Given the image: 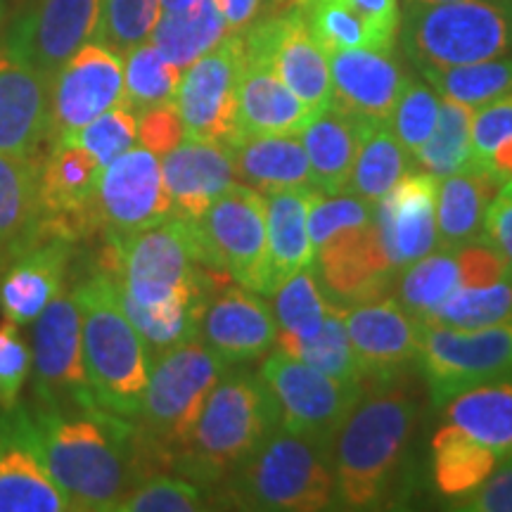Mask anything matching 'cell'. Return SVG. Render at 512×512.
<instances>
[{
  "mask_svg": "<svg viewBox=\"0 0 512 512\" xmlns=\"http://www.w3.org/2000/svg\"><path fill=\"white\" fill-rule=\"evenodd\" d=\"M29 411L50 475L72 510L114 512L133 486L152 475L131 420L102 408L60 413L29 406Z\"/></svg>",
  "mask_w": 512,
  "mask_h": 512,
  "instance_id": "obj_1",
  "label": "cell"
},
{
  "mask_svg": "<svg viewBox=\"0 0 512 512\" xmlns=\"http://www.w3.org/2000/svg\"><path fill=\"white\" fill-rule=\"evenodd\" d=\"M418 401L403 375L363 392L332 446L337 503L344 510L380 508L411 444Z\"/></svg>",
  "mask_w": 512,
  "mask_h": 512,
  "instance_id": "obj_2",
  "label": "cell"
},
{
  "mask_svg": "<svg viewBox=\"0 0 512 512\" xmlns=\"http://www.w3.org/2000/svg\"><path fill=\"white\" fill-rule=\"evenodd\" d=\"M278 420V406L259 373L226 370L204 401L171 470L204 489L219 486L278 427Z\"/></svg>",
  "mask_w": 512,
  "mask_h": 512,
  "instance_id": "obj_3",
  "label": "cell"
},
{
  "mask_svg": "<svg viewBox=\"0 0 512 512\" xmlns=\"http://www.w3.org/2000/svg\"><path fill=\"white\" fill-rule=\"evenodd\" d=\"M98 266L121 297L140 306L209 297L216 275H226L209 268L195 221L181 216H169L126 238L105 240Z\"/></svg>",
  "mask_w": 512,
  "mask_h": 512,
  "instance_id": "obj_4",
  "label": "cell"
},
{
  "mask_svg": "<svg viewBox=\"0 0 512 512\" xmlns=\"http://www.w3.org/2000/svg\"><path fill=\"white\" fill-rule=\"evenodd\" d=\"M74 285L81 306L83 366L93 399L102 411L136 420L150 373V349L126 318L112 278L100 266Z\"/></svg>",
  "mask_w": 512,
  "mask_h": 512,
  "instance_id": "obj_5",
  "label": "cell"
},
{
  "mask_svg": "<svg viewBox=\"0 0 512 512\" xmlns=\"http://www.w3.org/2000/svg\"><path fill=\"white\" fill-rule=\"evenodd\" d=\"M223 498L240 510L320 512L335 508L332 453L278 425L223 482Z\"/></svg>",
  "mask_w": 512,
  "mask_h": 512,
  "instance_id": "obj_6",
  "label": "cell"
},
{
  "mask_svg": "<svg viewBox=\"0 0 512 512\" xmlns=\"http://www.w3.org/2000/svg\"><path fill=\"white\" fill-rule=\"evenodd\" d=\"M228 366L202 337L152 356L138 413L140 444L150 463L171 467Z\"/></svg>",
  "mask_w": 512,
  "mask_h": 512,
  "instance_id": "obj_7",
  "label": "cell"
},
{
  "mask_svg": "<svg viewBox=\"0 0 512 512\" xmlns=\"http://www.w3.org/2000/svg\"><path fill=\"white\" fill-rule=\"evenodd\" d=\"M401 46L420 69H448L512 53V0L408 3Z\"/></svg>",
  "mask_w": 512,
  "mask_h": 512,
  "instance_id": "obj_8",
  "label": "cell"
},
{
  "mask_svg": "<svg viewBox=\"0 0 512 512\" xmlns=\"http://www.w3.org/2000/svg\"><path fill=\"white\" fill-rule=\"evenodd\" d=\"M31 337V403L41 411L98 408L83 366L81 306L69 283L34 323Z\"/></svg>",
  "mask_w": 512,
  "mask_h": 512,
  "instance_id": "obj_9",
  "label": "cell"
},
{
  "mask_svg": "<svg viewBox=\"0 0 512 512\" xmlns=\"http://www.w3.org/2000/svg\"><path fill=\"white\" fill-rule=\"evenodd\" d=\"M259 377L278 406V425L330 453L349 413L366 392L363 384L339 382L285 351L266 354Z\"/></svg>",
  "mask_w": 512,
  "mask_h": 512,
  "instance_id": "obj_10",
  "label": "cell"
},
{
  "mask_svg": "<svg viewBox=\"0 0 512 512\" xmlns=\"http://www.w3.org/2000/svg\"><path fill=\"white\" fill-rule=\"evenodd\" d=\"M195 228L209 268L268 297L266 200L261 192L233 183L209 204Z\"/></svg>",
  "mask_w": 512,
  "mask_h": 512,
  "instance_id": "obj_11",
  "label": "cell"
},
{
  "mask_svg": "<svg viewBox=\"0 0 512 512\" xmlns=\"http://www.w3.org/2000/svg\"><path fill=\"white\" fill-rule=\"evenodd\" d=\"M415 363L432 406L444 408L465 389L512 373V320L470 330L425 325Z\"/></svg>",
  "mask_w": 512,
  "mask_h": 512,
  "instance_id": "obj_12",
  "label": "cell"
},
{
  "mask_svg": "<svg viewBox=\"0 0 512 512\" xmlns=\"http://www.w3.org/2000/svg\"><path fill=\"white\" fill-rule=\"evenodd\" d=\"M245 67V38L228 31L181 76L176 110L185 136L233 145L238 131V88Z\"/></svg>",
  "mask_w": 512,
  "mask_h": 512,
  "instance_id": "obj_13",
  "label": "cell"
},
{
  "mask_svg": "<svg viewBox=\"0 0 512 512\" xmlns=\"http://www.w3.org/2000/svg\"><path fill=\"white\" fill-rule=\"evenodd\" d=\"M174 216L162 176V159L143 145L102 166L95 190L91 228L105 240L126 238Z\"/></svg>",
  "mask_w": 512,
  "mask_h": 512,
  "instance_id": "obj_14",
  "label": "cell"
},
{
  "mask_svg": "<svg viewBox=\"0 0 512 512\" xmlns=\"http://www.w3.org/2000/svg\"><path fill=\"white\" fill-rule=\"evenodd\" d=\"M124 102V57L88 41L50 79L48 145Z\"/></svg>",
  "mask_w": 512,
  "mask_h": 512,
  "instance_id": "obj_15",
  "label": "cell"
},
{
  "mask_svg": "<svg viewBox=\"0 0 512 512\" xmlns=\"http://www.w3.org/2000/svg\"><path fill=\"white\" fill-rule=\"evenodd\" d=\"M247 53L271 62L290 91L320 114L330 107V62L313 38L302 12L280 17H256L242 31Z\"/></svg>",
  "mask_w": 512,
  "mask_h": 512,
  "instance_id": "obj_16",
  "label": "cell"
},
{
  "mask_svg": "<svg viewBox=\"0 0 512 512\" xmlns=\"http://www.w3.org/2000/svg\"><path fill=\"white\" fill-rule=\"evenodd\" d=\"M76 240L41 226L31 228L27 242L12 254L0 278V313L5 320L31 325L69 285Z\"/></svg>",
  "mask_w": 512,
  "mask_h": 512,
  "instance_id": "obj_17",
  "label": "cell"
},
{
  "mask_svg": "<svg viewBox=\"0 0 512 512\" xmlns=\"http://www.w3.org/2000/svg\"><path fill=\"white\" fill-rule=\"evenodd\" d=\"M102 164L69 138L48 145L38 164V214L34 226L81 240L91 235V211Z\"/></svg>",
  "mask_w": 512,
  "mask_h": 512,
  "instance_id": "obj_18",
  "label": "cell"
},
{
  "mask_svg": "<svg viewBox=\"0 0 512 512\" xmlns=\"http://www.w3.org/2000/svg\"><path fill=\"white\" fill-rule=\"evenodd\" d=\"M69 498L50 475L29 403L0 408V512H67Z\"/></svg>",
  "mask_w": 512,
  "mask_h": 512,
  "instance_id": "obj_19",
  "label": "cell"
},
{
  "mask_svg": "<svg viewBox=\"0 0 512 512\" xmlns=\"http://www.w3.org/2000/svg\"><path fill=\"white\" fill-rule=\"evenodd\" d=\"M102 0H34L19 15L3 43L53 79L81 46L93 41Z\"/></svg>",
  "mask_w": 512,
  "mask_h": 512,
  "instance_id": "obj_20",
  "label": "cell"
},
{
  "mask_svg": "<svg viewBox=\"0 0 512 512\" xmlns=\"http://www.w3.org/2000/svg\"><path fill=\"white\" fill-rule=\"evenodd\" d=\"M313 271L323 294H330L332 304L344 309L387 297L399 275L384 256L375 219L368 226L337 233L318 247Z\"/></svg>",
  "mask_w": 512,
  "mask_h": 512,
  "instance_id": "obj_21",
  "label": "cell"
},
{
  "mask_svg": "<svg viewBox=\"0 0 512 512\" xmlns=\"http://www.w3.org/2000/svg\"><path fill=\"white\" fill-rule=\"evenodd\" d=\"M344 325L366 380H392L418 361L425 325L394 297L349 306L344 309Z\"/></svg>",
  "mask_w": 512,
  "mask_h": 512,
  "instance_id": "obj_22",
  "label": "cell"
},
{
  "mask_svg": "<svg viewBox=\"0 0 512 512\" xmlns=\"http://www.w3.org/2000/svg\"><path fill=\"white\" fill-rule=\"evenodd\" d=\"M437 190V176L408 171L375 204L377 238L396 273L437 249Z\"/></svg>",
  "mask_w": 512,
  "mask_h": 512,
  "instance_id": "obj_23",
  "label": "cell"
},
{
  "mask_svg": "<svg viewBox=\"0 0 512 512\" xmlns=\"http://www.w3.org/2000/svg\"><path fill=\"white\" fill-rule=\"evenodd\" d=\"M328 62L330 110L373 124L389 119L408 79L396 48L332 50Z\"/></svg>",
  "mask_w": 512,
  "mask_h": 512,
  "instance_id": "obj_24",
  "label": "cell"
},
{
  "mask_svg": "<svg viewBox=\"0 0 512 512\" xmlns=\"http://www.w3.org/2000/svg\"><path fill=\"white\" fill-rule=\"evenodd\" d=\"M200 337L223 358L226 366H245L264 358L275 347L278 323L264 294L247 287L223 285L204 306Z\"/></svg>",
  "mask_w": 512,
  "mask_h": 512,
  "instance_id": "obj_25",
  "label": "cell"
},
{
  "mask_svg": "<svg viewBox=\"0 0 512 512\" xmlns=\"http://www.w3.org/2000/svg\"><path fill=\"white\" fill-rule=\"evenodd\" d=\"M50 128V79L0 43V152L41 157Z\"/></svg>",
  "mask_w": 512,
  "mask_h": 512,
  "instance_id": "obj_26",
  "label": "cell"
},
{
  "mask_svg": "<svg viewBox=\"0 0 512 512\" xmlns=\"http://www.w3.org/2000/svg\"><path fill=\"white\" fill-rule=\"evenodd\" d=\"M162 176L174 216L197 221L209 204L238 183L230 145L185 136L162 157Z\"/></svg>",
  "mask_w": 512,
  "mask_h": 512,
  "instance_id": "obj_27",
  "label": "cell"
},
{
  "mask_svg": "<svg viewBox=\"0 0 512 512\" xmlns=\"http://www.w3.org/2000/svg\"><path fill=\"white\" fill-rule=\"evenodd\" d=\"M316 117L285 86L271 62L247 53L238 88V131L242 136H299Z\"/></svg>",
  "mask_w": 512,
  "mask_h": 512,
  "instance_id": "obj_28",
  "label": "cell"
},
{
  "mask_svg": "<svg viewBox=\"0 0 512 512\" xmlns=\"http://www.w3.org/2000/svg\"><path fill=\"white\" fill-rule=\"evenodd\" d=\"M318 188H287L264 195L266 200V242H268V297L292 278L313 266L309 235V209Z\"/></svg>",
  "mask_w": 512,
  "mask_h": 512,
  "instance_id": "obj_29",
  "label": "cell"
},
{
  "mask_svg": "<svg viewBox=\"0 0 512 512\" xmlns=\"http://www.w3.org/2000/svg\"><path fill=\"white\" fill-rule=\"evenodd\" d=\"M373 121L347 117L335 110H323L304 126L302 145L309 159L313 188L325 195L347 192L356 152L363 133Z\"/></svg>",
  "mask_w": 512,
  "mask_h": 512,
  "instance_id": "obj_30",
  "label": "cell"
},
{
  "mask_svg": "<svg viewBox=\"0 0 512 512\" xmlns=\"http://www.w3.org/2000/svg\"><path fill=\"white\" fill-rule=\"evenodd\" d=\"M501 185V178L484 166L439 178L437 249H458L482 240L486 209Z\"/></svg>",
  "mask_w": 512,
  "mask_h": 512,
  "instance_id": "obj_31",
  "label": "cell"
},
{
  "mask_svg": "<svg viewBox=\"0 0 512 512\" xmlns=\"http://www.w3.org/2000/svg\"><path fill=\"white\" fill-rule=\"evenodd\" d=\"M238 183L268 195L287 188H313L302 140L294 136H242L230 145Z\"/></svg>",
  "mask_w": 512,
  "mask_h": 512,
  "instance_id": "obj_32",
  "label": "cell"
},
{
  "mask_svg": "<svg viewBox=\"0 0 512 512\" xmlns=\"http://www.w3.org/2000/svg\"><path fill=\"white\" fill-rule=\"evenodd\" d=\"M444 408L448 425L494 451L501 463L512 458V373L465 389Z\"/></svg>",
  "mask_w": 512,
  "mask_h": 512,
  "instance_id": "obj_33",
  "label": "cell"
},
{
  "mask_svg": "<svg viewBox=\"0 0 512 512\" xmlns=\"http://www.w3.org/2000/svg\"><path fill=\"white\" fill-rule=\"evenodd\" d=\"M498 456L477 444L456 425L439 427L432 437V475L439 494L448 501H458L479 489L496 470Z\"/></svg>",
  "mask_w": 512,
  "mask_h": 512,
  "instance_id": "obj_34",
  "label": "cell"
},
{
  "mask_svg": "<svg viewBox=\"0 0 512 512\" xmlns=\"http://www.w3.org/2000/svg\"><path fill=\"white\" fill-rule=\"evenodd\" d=\"M41 157L0 152V266L24 245L38 214Z\"/></svg>",
  "mask_w": 512,
  "mask_h": 512,
  "instance_id": "obj_35",
  "label": "cell"
},
{
  "mask_svg": "<svg viewBox=\"0 0 512 512\" xmlns=\"http://www.w3.org/2000/svg\"><path fill=\"white\" fill-rule=\"evenodd\" d=\"M228 24L216 0H202L185 12H162L147 41L178 69H188L204 53H209L223 36Z\"/></svg>",
  "mask_w": 512,
  "mask_h": 512,
  "instance_id": "obj_36",
  "label": "cell"
},
{
  "mask_svg": "<svg viewBox=\"0 0 512 512\" xmlns=\"http://www.w3.org/2000/svg\"><path fill=\"white\" fill-rule=\"evenodd\" d=\"M411 159L413 155L394 136L387 121L370 124L358 145L347 192L377 204L411 171Z\"/></svg>",
  "mask_w": 512,
  "mask_h": 512,
  "instance_id": "obj_37",
  "label": "cell"
},
{
  "mask_svg": "<svg viewBox=\"0 0 512 512\" xmlns=\"http://www.w3.org/2000/svg\"><path fill=\"white\" fill-rule=\"evenodd\" d=\"M275 349L309 363V366L320 370V373L335 377V380L344 384L366 382L361 366L356 361L354 347L349 342L347 325H344V306L332 304L320 330L311 337H294L278 330Z\"/></svg>",
  "mask_w": 512,
  "mask_h": 512,
  "instance_id": "obj_38",
  "label": "cell"
},
{
  "mask_svg": "<svg viewBox=\"0 0 512 512\" xmlns=\"http://www.w3.org/2000/svg\"><path fill=\"white\" fill-rule=\"evenodd\" d=\"M472 117L475 107L441 98L437 128L430 140L413 152V162L437 178L477 169L472 159Z\"/></svg>",
  "mask_w": 512,
  "mask_h": 512,
  "instance_id": "obj_39",
  "label": "cell"
},
{
  "mask_svg": "<svg viewBox=\"0 0 512 512\" xmlns=\"http://www.w3.org/2000/svg\"><path fill=\"white\" fill-rule=\"evenodd\" d=\"M121 309H124L126 318L131 320L133 328L143 337V342L155 356L159 351H166L176 344L190 342V339L200 337V323L204 306H207L209 297L200 299H176V302H164L155 306H140L131 299L121 297L114 287Z\"/></svg>",
  "mask_w": 512,
  "mask_h": 512,
  "instance_id": "obj_40",
  "label": "cell"
},
{
  "mask_svg": "<svg viewBox=\"0 0 512 512\" xmlns=\"http://www.w3.org/2000/svg\"><path fill=\"white\" fill-rule=\"evenodd\" d=\"M463 285L456 249H434L403 268L396 283V302L411 316L425 320L453 290Z\"/></svg>",
  "mask_w": 512,
  "mask_h": 512,
  "instance_id": "obj_41",
  "label": "cell"
},
{
  "mask_svg": "<svg viewBox=\"0 0 512 512\" xmlns=\"http://www.w3.org/2000/svg\"><path fill=\"white\" fill-rule=\"evenodd\" d=\"M422 76L441 98L463 102L477 110L512 91V53L460 67L422 69Z\"/></svg>",
  "mask_w": 512,
  "mask_h": 512,
  "instance_id": "obj_42",
  "label": "cell"
},
{
  "mask_svg": "<svg viewBox=\"0 0 512 512\" xmlns=\"http://www.w3.org/2000/svg\"><path fill=\"white\" fill-rule=\"evenodd\" d=\"M512 320V273L498 283L458 287L422 320V325L444 328H489Z\"/></svg>",
  "mask_w": 512,
  "mask_h": 512,
  "instance_id": "obj_43",
  "label": "cell"
},
{
  "mask_svg": "<svg viewBox=\"0 0 512 512\" xmlns=\"http://www.w3.org/2000/svg\"><path fill=\"white\" fill-rule=\"evenodd\" d=\"M183 72L171 64L150 41L124 55V105L143 114L176 100Z\"/></svg>",
  "mask_w": 512,
  "mask_h": 512,
  "instance_id": "obj_44",
  "label": "cell"
},
{
  "mask_svg": "<svg viewBox=\"0 0 512 512\" xmlns=\"http://www.w3.org/2000/svg\"><path fill=\"white\" fill-rule=\"evenodd\" d=\"M271 309L280 332L294 337L316 335L330 311V302H325L323 287L313 266L294 273L283 285L271 294Z\"/></svg>",
  "mask_w": 512,
  "mask_h": 512,
  "instance_id": "obj_45",
  "label": "cell"
},
{
  "mask_svg": "<svg viewBox=\"0 0 512 512\" xmlns=\"http://www.w3.org/2000/svg\"><path fill=\"white\" fill-rule=\"evenodd\" d=\"M159 15V0H102L93 41L124 57L128 50L150 38Z\"/></svg>",
  "mask_w": 512,
  "mask_h": 512,
  "instance_id": "obj_46",
  "label": "cell"
},
{
  "mask_svg": "<svg viewBox=\"0 0 512 512\" xmlns=\"http://www.w3.org/2000/svg\"><path fill=\"white\" fill-rule=\"evenodd\" d=\"M304 19L309 24L311 34L325 50V55L332 50H349V48H377L389 50L375 31L349 10L342 0H311L304 10Z\"/></svg>",
  "mask_w": 512,
  "mask_h": 512,
  "instance_id": "obj_47",
  "label": "cell"
},
{
  "mask_svg": "<svg viewBox=\"0 0 512 512\" xmlns=\"http://www.w3.org/2000/svg\"><path fill=\"white\" fill-rule=\"evenodd\" d=\"M439 105L441 95L434 91L430 83L408 76L399 98H396L394 110L389 114L387 126L392 128L394 136L401 140L411 155L430 140L434 128H437Z\"/></svg>",
  "mask_w": 512,
  "mask_h": 512,
  "instance_id": "obj_48",
  "label": "cell"
},
{
  "mask_svg": "<svg viewBox=\"0 0 512 512\" xmlns=\"http://www.w3.org/2000/svg\"><path fill=\"white\" fill-rule=\"evenodd\" d=\"M204 486L185 477L150 475L133 486L114 512H195L207 510Z\"/></svg>",
  "mask_w": 512,
  "mask_h": 512,
  "instance_id": "obj_49",
  "label": "cell"
},
{
  "mask_svg": "<svg viewBox=\"0 0 512 512\" xmlns=\"http://www.w3.org/2000/svg\"><path fill=\"white\" fill-rule=\"evenodd\" d=\"M138 117L140 114L136 110H131V107L121 102V105L102 112L100 117H95L86 126L76 128V131L67 133L62 138H69L74 143L83 145L102 166H107L112 159H117L126 150L136 147Z\"/></svg>",
  "mask_w": 512,
  "mask_h": 512,
  "instance_id": "obj_50",
  "label": "cell"
},
{
  "mask_svg": "<svg viewBox=\"0 0 512 512\" xmlns=\"http://www.w3.org/2000/svg\"><path fill=\"white\" fill-rule=\"evenodd\" d=\"M375 219V204L356 197L347 192V195H325V192L316 190L309 209V235L313 242V249L323 247L330 238L344 230L361 228L373 223Z\"/></svg>",
  "mask_w": 512,
  "mask_h": 512,
  "instance_id": "obj_51",
  "label": "cell"
},
{
  "mask_svg": "<svg viewBox=\"0 0 512 512\" xmlns=\"http://www.w3.org/2000/svg\"><path fill=\"white\" fill-rule=\"evenodd\" d=\"M31 375V347L22 328L10 320L0 325V408H15Z\"/></svg>",
  "mask_w": 512,
  "mask_h": 512,
  "instance_id": "obj_52",
  "label": "cell"
},
{
  "mask_svg": "<svg viewBox=\"0 0 512 512\" xmlns=\"http://www.w3.org/2000/svg\"><path fill=\"white\" fill-rule=\"evenodd\" d=\"M512 138V91L477 107L472 117V159L475 166H486L494 150Z\"/></svg>",
  "mask_w": 512,
  "mask_h": 512,
  "instance_id": "obj_53",
  "label": "cell"
},
{
  "mask_svg": "<svg viewBox=\"0 0 512 512\" xmlns=\"http://www.w3.org/2000/svg\"><path fill=\"white\" fill-rule=\"evenodd\" d=\"M183 138V121L178 117L174 102L152 107V110H145L138 117V145L155 152L159 159H162L166 152L174 150Z\"/></svg>",
  "mask_w": 512,
  "mask_h": 512,
  "instance_id": "obj_54",
  "label": "cell"
},
{
  "mask_svg": "<svg viewBox=\"0 0 512 512\" xmlns=\"http://www.w3.org/2000/svg\"><path fill=\"white\" fill-rule=\"evenodd\" d=\"M460 259V273H463V285L460 287H482L498 283L512 273L505 259L489 245L484 238L470 242L456 249Z\"/></svg>",
  "mask_w": 512,
  "mask_h": 512,
  "instance_id": "obj_55",
  "label": "cell"
},
{
  "mask_svg": "<svg viewBox=\"0 0 512 512\" xmlns=\"http://www.w3.org/2000/svg\"><path fill=\"white\" fill-rule=\"evenodd\" d=\"M453 503V510L463 512H512V460H505L479 489Z\"/></svg>",
  "mask_w": 512,
  "mask_h": 512,
  "instance_id": "obj_56",
  "label": "cell"
},
{
  "mask_svg": "<svg viewBox=\"0 0 512 512\" xmlns=\"http://www.w3.org/2000/svg\"><path fill=\"white\" fill-rule=\"evenodd\" d=\"M482 238L503 256L512 271V181H505L484 216Z\"/></svg>",
  "mask_w": 512,
  "mask_h": 512,
  "instance_id": "obj_57",
  "label": "cell"
},
{
  "mask_svg": "<svg viewBox=\"0 0 512 512\" xmlns=\"http://www.w3.org/2000/svg\"><path fill=\"white\" fill-rule=\"evenodd\" d=\"M349 10H354L375 36L380 38L387 48H396V38H399L401 10L399 0H342Z\"/></svg>",
  "mask_w": 512,
  "mask_h": 512,
  "instance_id": "obj_58",
  "label": "cell"
},
{
  "mask_svg": "<svg viewBox=\"0 0 512 512\" xmlns=\"http://www.w3.org/2000/svg\"><path fill=\"white\" fill-rule=\"evenodd\" d=\"M216 3H219L223 19H226L228 31L242 34L259 17L264 0H216Z\"/></svg>",
  "mask_w": 512,
  "mask_h": 512,
  "instance_id": "obj_59",
  "label": "cell"
},
{
  "mask_svg": "<svg viewBox=\"0 0 512 512\" xmlns=\"http://www.w3.org/2000/svg\"><path fill=\"white\" fill-rule=\"evenodd\" d=\"M484 169H489L491 174L501 178V183L512 181V138L505 140L494 150V155L489 157Z\"/></svg>",
  "mask_w": 512,
  "mask_h": 512,
  "instance_id": "obj_60",
  "label": "cell"
},
{
  "mask_svg": "<svg viewBox=\"0 0 512 512\" xmlns=\"http://www.w3.org/2000/svg\"><path fill=\"white\" fill-rule=\"evenodd\" d=\"M162 3V12H185L197 8L202 0H159Z\"/></svg>",
  "mask_w": 512,
  "mask_h": 512,
  "instance_id": "obj_61",
  "label": "cell"
},
{
  "mask_svg": "<svg viewBox=\"0 0 512 512\" xmlns=\"http://www.w3.org/2000/svg\"><path fill=\"white\" fill-rule=\"evenodd\" d=\"M408 3H418V5H439V3H460V0H406Z\"/></svg>",
  "mask_w": 512,
  "mask_h": 512,
  "instance_id": "obj_62",
  "label": "cell"
},
{
  "mask_svg": "<svg viewBox=\"0 0 512 512\" xmlns=\"http://www.w3.org/2000/svg\"><path fill=\"white\" fill-rule=\"evenodd\" d=\"M3 15H5V8H3V0H0V22H3Z\"/></svg>",
  "mask_w": 512,
  "mask_h": 512,
  "instance_id": "obj_63",
  "label": "cell"
},
{
  "mask_svg": "<svg viewBox=\"0 0 512 512\" xmlns=\"http://www.w3.org/2000/svg\"><path fill=\"white\" fill-rule=\"evenodd\" d=\"M510 460H512V458H510Z\"/></svg>",
  "mask_w": 512,
  "mask_h": 512,
  "instance_id": "obj_64",
  "label": "cell"
}]
</instances>
